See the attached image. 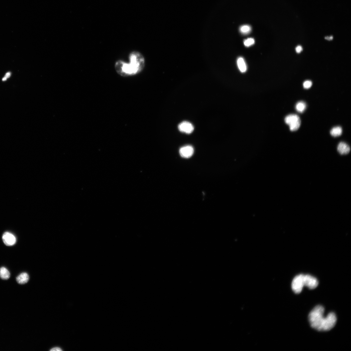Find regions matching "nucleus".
<instances>
[{
    "label": "nucleus",
    "instance_id": "6ab92c4d",
    "mask_svg": "<svg viewBox=\"0 0 351 351\" xmlns=\"http://www.w3.org/2000/svg\"><path fill=\"white\" fill-rule=\"evenodd\" d=\"M11 75V73L10 72H8L6 74L5 76L2 79V81H6L8 78L10 77Z\"/></svg>",
    "mask_w": 351,
    "mask_h": 351
},
{
    "label": "nucleus",
    "instance_id": "4468645a",
    "mask_svg": "<svg viewBox=\"0 0 351 351\" xmlns=\"http://www.w3.org/2000/svg\"><path fill=\"white\" fill-rule=\"evenodd\" d=\"M306 108V103L303 101H299L298 103L296 106H295V108L297 111L299 113H302L304 111Z\"/></svg>",
    "mask_w": 351,
    "mask_h": 351
},
{
    "label": "nucleus",
    "instance_id": "f03ea898",
    "mask_svg": "<svg viewBox=\"0 0 351 351\" xmlns=\"http://www.w3.org/2000/svg\"><path fill=\"white\" fill-rule=\"evenodd\" d=\"M324 307L318 305L309 313L308 320L313 328L319 331H328L335 326L337 321L335 314L331 312L324 317Z\"/></svg>",
    "mask_w": 351,
    "mask_h": 351
},
{
    "label": "nucleus",
    "instance_id": "7ed1b4c3",
    "mask_svg": "<svg viewBox=\"0 0 351 351\" xmlns=\"http://www.w3.org/2000/svg\"><path fill=\"white\" fill-rule=\"evenodd\" d=\"M285 123L289 126L291 131H296L301 126V119L296 114H291L288 115L285 117Z\"/></svg>",
    "mask_w": 351,
    "mask_h": 351
},
{
    "label": "nucleus",
    "instance_id": "9d476101",
    "mask_svg": "<svg viewBox=\"0 0 351 351\" xmlns=\"http://www.w3.org/2000/svg\"><path fill=\"white\" fill-rule=\"evenodd\" d=\"M29 279V274L26 272H23L17 277L16 281L18 284H24L28 282Z\"/></svg>",
    "mask_w": 351,
    "mask_h": 351
},
{
    "label": "nucleus",
    "instance_id": "0eeeda50",
    "mask_svg": "<svg viewBox=\"0 0 351 351\" xmlns=\"http://www.w3.org/2000/svg\"><path fill=\"white\" fill-rule=\"evenodd\" d=\"M179 131L182 132L190 134L193 132L194 127L192 124L189 122L184 121L180 123L178 126Z\"/></svg>",
    "mask_w": 351,
    "mask_h": 351
},
{
    "label": "nucleus",
    "instance_id": "1a4fd4ad",
    "mask_svg": "<svg viewBox=\"0 0 351 351\" xmlns=\"http://www.w3.org/2000/svg\"><path fill=\"white\" fill-rule=\"evenodd\" d=\"M337 150L341 155H344L349 154L350 149V147L346 143L341 142L338 145Z\"/></svg>",
    "mask_w": 351,
    "mask_h": 351
},
{
    "label": "nucleus",
    "instance_id": "f3484780",
    "mask_svg": "<svg viewBox=\"0 0 351 351\" xmlns=\"http://www.w3.org/2000/svg\"><path fill=\"white\" fill-rule=\"evenodd\" d=\"M312 82L311 81L307 80L304 82L303 86L305 89H308L312 87Z\"/></svg>",
    "mask_w": 351,
    "mask_h": 351
},
{
    "label": "nucleus",
    "instance_id": "f257e3e1",
    "mask_svg": "<svg viewBox=\"0 0 351 351\" xmlns=\"http://www.w3.org/2000/svg\"><path fill=\"white\" fill-rule=\"evenodd\" d=\"M130 62L117 61L115 64V71L120 76L126 77L136 75L140 73L145 66V59L140 53L134 51L129 55Z\"/></svg>",
    "mask_w": 351,
    "mask_h": 351
},
{
    "label": "nucleus",
    "instance_id": "dca6fc26",
    "mask_svg": "<svg viewBox=\"0 0 351 351\" xmlns=\"http://www.w3.org/2000/svg\"><path fill=\"white\" fill-rule=\"evenodd\" d=\"M254 39L252 38H248L244 41V44L247 47H250L255 43Z\"/></svg>",
    "mask_w": 351,
    "mask_h": 351
},
{
    "label": "nucleus",
    "instance_id": "ddd939ff",
    "mask_svg": "<svg viewBox=\"0 0 351 351\" xmlns=\"http://www.w3.org/2000/svg\"><path fill=\"white\" fill-rule=\"evenodd\" d=\"M342 132V129L341 127H336L332 129L330 131V134L333 137H337L340 136Z\"/></svg>",
    "mask_w": 351,
    "mask_h": 351
},
{
    "label": "nucleus",
    "instance_id": "9b49d317",
    "mask_svg": "<svg viewBox=\"0 0 351 351\" xmlns=\"http://www.w3.org/2000/svg\"><path fill=\"white\" fill-rule=\"evenodd\" d=\"M237 63L240 71L242 73L246 72L247 70V66L243 58L242 57H239L237 59Z\"/></svg>",
    "mask_w": 351,
    "mask_h": 351
},
{
    "label": "nucleus",
    "instance_id": "423d86ee",
    "mask_svg": "<svg viewBox=\"0 0 351 351\" xmlns=\"http://www.w3.org/2000/svg\"><path fill=\"white\" fill-rule=\"evenodd\" d=\"M2 239L5 244L8 246H12L16 242V238L14 235L8 232L3 234Z\"/></svg>",
    "mask_w": 351,
    "mask_h": 351
},
{
    "label": "nucleus",
    "instance_id": "2eb2a0df",
    "mask_svg": "<svg viewBox=\"0 0 351 351\" xmlns=\"http://www.w3.org/2000/svg\"><path fill=\"white\" fill-rule=\"evenodd\" d=\"M251 30V27L247 25H244L240 28V31L242 34L246 35L249 34Z\"/></svg>",
    "mask_w": 351,
    "mask_h": 351
},
{
    "label": "nucleus",
    "instance_id": "a211bd4d",
    "mask_svg": "<svg viewBox=\"0 0 351 351\" xmlns=\"http://www.w3.org/2000/svg\"><path fill=\"white\" fill-rule=\"evenodd\" d=\"M302 48L301 46H298L296 48H295V50H296L297 53H301L302 51Z\"/></svg>",
    "mask_w": 351,
    "mask_h": 351
},
{
    "label": "nucleus",
    "instance_id": "20e7f679",
    "mask_svg": "<svg viewBox=\"0 0 351 351\" xmlns=\"http://www.w3.org/2000/svg\"><path fill=\"white\" fill-rule=\"evenodd\" d=\"M304 275L299 274L295 276L292 283V288L293 291L296 294H299L302 291L304 286Z\"/></svg>",
    "mask_w": 351,
    "mask_h": 351
},
{
    "label": "nucleus",
    "instance_id": "6e6552de",
    "mask_svg": "<svg viewBox=\"0 0 351 351\" xmlns=\"http://www.w3.org/2000/svg\"><path fill=\"white\" fill-rule=\"evenodd\" d=\"M194 150L191 146H186L181 148L179 150L180 155L183 158H189L193 155Z\"/></svg>",
    "mask_w": 351,
    "mask_h": 351
},
{
    "label": "nucleus",
    "instance_id": "39448f33",
    "mask_svg": "<svg viewBox=\"0 0 351 351\" xmlns=\"http://www.w3.org/2000/svg\"><path fill=\"white\" fill-rule=\"evenodd\" d=\"M304 286L311 289L316 288L319 284L316 278L309 275H304Z\"/></svg>",
    "mask_w": 351,
    "mask_h": 351
},
{
    "label": "nucleus",
    "instance_id": "412c9836",
    "mask_svg": "<svg viewBox=\"0 0 351 351\" xmlns=\"http://www.w3.org/2000/svg\"><path fill=\"white\" fill-rule=\"evenodd\" d=\"M325 39L329 40H331L333 39V37L332 36H330V37L328 36L325 37Z\"/></svg>",
    "mask_w": 351,
    "mask_h": 351
},
{
    "label": "nucleus",
    "instance_id": "f8f14e48",
    "mask_svg": "<svg viewBox=\"0 0 351 351\" xmlns=\"http://www.w3.org/2000/svg\"><path fill=\"white\" fill-rule=\"evenodd\" d=\"M10 272L6 268L2 267L0 268V278L3 280H7L10 278Z\"/></svg>",
    "mask_w": 351,
    "mask_h": 351
},
{
    "label": "nucleus",
    "instance_id": "aec40b11",
    "mask_svg": "<svg viewBox=\"0 0 351 351\" xmlns=\"http://www.w3.org/2000/svg\"><path fill=\"white\" fill-rule=\"evenodd\" d=\"M50 351H62V350L59 347H55V348H54L52 349H51L50 350Z\"/></svg>",
    "mask_w": 351,
    "mask_h": 351
}]
</instances>
